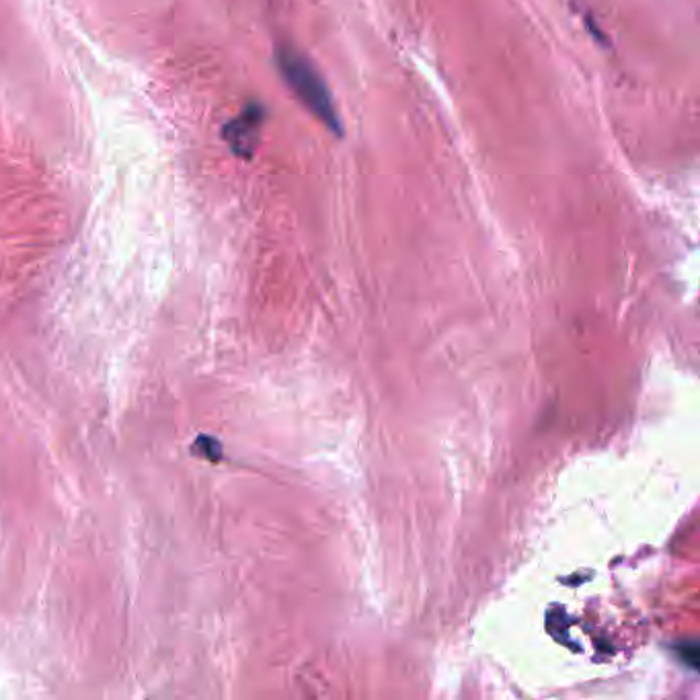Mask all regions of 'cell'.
I'll return each mask as SVG.
<instances>
[{"label":"cell","mask_w":700,"mask_h":700,"mask_svg":"<svg viewBox=\"0 0 700 700\" xmlns=\"http://www.w3.org/2000/svg\"><path fill=\"white\" fill-rule=\"evenodd\" d=\"M277 66L282 76L286 78V83L298 95V99L305 103L329 130L341 136V121L337 116L333 99L325 87L321 76L308 64L307 60L296 54L294 50L282 47L277 50Z\"/></svg>","instance_id":"obj_1"},{"label":"cell","mask_w":700,"mask_h":700,"mask_svg":"<svg viewBox=\"0 0 700 700\" xmlns=\"http://www.w3.org/2000/svg\"><path fill=\"white\" fill-rule=\"evenodd\" d=\"M263 121V112L259 105H248L245 114L233 119L226 130L224 138L233 148L234 155L248 159L253 155V150L257 147V134Z\"/></svg>","instance_id":"obj_2"}]
</instances>
